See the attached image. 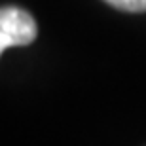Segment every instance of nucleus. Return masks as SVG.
<instances>
[{"label": "nucleus", "instance_id": "f257e3e1", "mask_svg": "<svg viewBox=\"0 0 146 146\" xmlns=\"http://www.w3.org/2000/svg\"><path fill=\"white\" fill-rule=\"evenodd\" d=\"M38 34L36 21L29 11L8 6L0 8V55L11 46H27Z\"/></svg>", "mask_w": 146, "mask_h": 146}, {"label": "nucleus", "instance_id": "f03ea898", "mask_svg": "<svg viewBox=\"0 0 146 146\" xmlns=\"http://www.w3.org/2000/svg\"><path fill=\"white\" fill-rule=\"evenodd\" d=\"M106 2L121 11H131V13L146 11V0H106Z\"/></svg>", "mask_w": 146, "mask_h": 146}]
</instances>
